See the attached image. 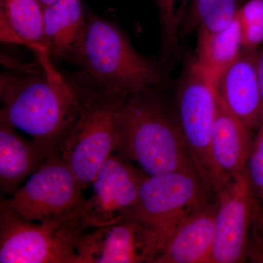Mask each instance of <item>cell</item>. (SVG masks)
Returning a JSON list of instances; mask_svg holds the SVG:
<instances>
[{
	"label": "cell",
	"instance_id": "1",
	"mask_svg": "<svg viewBox=\"0 0 263 263\" xmlns=\"http://www.w3.org/2000/svg\"><path fill=\"white\" fill-rule=\"evenodd\" d=\"M40 69L2 73L0 122L27 133L50 154L58 152L78 114L77 85L57 70L50 56L35 52Z\"/></svg>",
	"mask_w": 263,
	"mask_h": 263
},
{
	"label": "cell",
	"instance_id": "18",
	"mask_svg": "<svg viewBox=\"0 0 263 263\" xmlns=\"http://www.w3.org/2000/svg\"><path fill=\"white\" fill-rule=\"evenodd\" d=\"M3 41L25 45L46 53L43 35V8L37 0H0Z\"/></svg>",
	"mask_w": 263,
	"mask_h": 263
},
{
	"label": "cell",
	"instance_id": "14",
	"mask_svg": "<svg viewBox=\"0 0 263 263\" xmlns=\"http://www.w3.org/2000/svg\"><path fill=\"white\" fill-rule=\"evenodd\" d=\"M43 8L46 53L55 60L70 61L87 22L82 0H57Z\"/></svg>",
	"mask_w": 263,
	"mask_h": 263
},
{
	"label": "cell",
	"instance_id": "2",
	"mask_svg": "<svg viewBox=\"0 0 263 263\" xmlns=\"http://www.w3.org/2000/svg\"><path fill=\"white\" fill-rule=\"evenodd\" d=\"M155 91L130 93L123 102L114 152L148 176L194 167L177 116Z\"/></svg>",
	"mask_w": 263,
	"mask_h": 263
},
{
	"label": "cell",
	"instance_id": "13",
	"mask_svg": "<svg viewBox=\"0 0 263 263\" xmlns=\"http://www.w3.org/2000/svg\"><path fill=\"white\" fill-rule=\"evenodd\" d=\"M217 200L198 208L167 240L156 263H211Z\"/></svg>",
	"mask_w": 263,
	"mask_h": 263
},
{
	"label": "cell",
	"instance_id": "7",
	"mask_svg": "<svg viewBox=\"0 0 263 263\" xmlns=\"http://www.w3.org/2000/svg\"><path fill=\"white\" fill-rule=\"evenodd\" d=\"M212 194L216 193L194 167L146 175L138 203L127 219L160 230L169 238L198 208L212 200Z\"/></svg>",
	"mask_w": 263,
	"mask_h": 263
},
{
	"label": "cell",
	"instance_id": "19",
	"mask_svg": "<svg viewBox=\"0 0 263 263\" xmlns=\"http://www.w3.org/2000/svg\"><path fill=\"white\" fill-rule=\"evenodd\" d=\"M238 0H193L181 27L183 36L195 29L220 31L233 22L238 9Z\"/></svg>",
	"mask_w": 263,
	"mask_h": 263
},
{
	"label": "cell",
	"instance_id": "15",
	"mask_svg": "<svg viewBox=\"0 0 263 263\" xmlns=\"http://www.w3.org/2000/svg\"><path fill=\"white\" fill-rule=\"evenodd\" d=\"M250 129L227 108L217 94L212 155L217 167L230 179L246 174V165L252 145Z\"/></svg>",
	"mask_w": 263,
	"mask_h": 263
},
{
	"label": "cell",
	"instance_id": "17",
	"mask_svg": "<svg viewBox=\"0 0 263 263\" xmlns=\"http://www.w3.org/2000/svg\"><path fill=\"white\" fill-rule=\"evenodd\" d=\"M196 53L197 66L216 86L220 76L242 51L241 29L236 15L229 26L220 31L198 28Z\"/></svg>",
	"mask_w": 263,
	"mask_h": 263
},
{
	"label": "cell",
	"instance_id": "6",
	"mask_svg": "<svg viewBox=\"0 0 263 263\" xmlns=\"http://www.w3.org/2000/svg\"><path fill=\"white\" fill-rule=\"evenodd\" d=\"M81 213L38 223L0 208V262L79 263Z\"/></svg>",
	"mask_w": 263,
	"mask_h": 263
},
{
	"label": "cell",
	"instance_id": "21",
	"mask_svg": "<svg viewBox=\"0 0 263 263\" xmlns=\"http://www.w3.org/2000/svg\"><path fill=\"white\" fill-rule=\"evenodd\" d=\"M235 15L241 29L242 48L257 50L263 44V0H249L238 7Z\"/></svg>",
	"mask_w": 263,
	"mask_h": 263
},
{
	"label": "cell",
	"instance_id": "8",
	"mask_svg": "<svg viewBox=\"0 0 263 263\" xmlns=\"http://www.w3.org/2000/svg\"><path fill=\"white\" fill-rule=\"evenodd\" d=\"M81 183L59 152L47 160L22 188L1 202L26 220L39 222L81 213L85 202Z\"/></svg>",
	"mask_w": 263,
	"mask_h": 263
},
{
	"label": "cell",
	"instance_id": "5",
	"mask_svg": "<svg viewBox=\"0 0 263 263\" xmlns=\"http://www.w3.org/2000/svg\"><path fill=\"white\" fill-rule=\"evenodd\" d=\"M217 107L215 85L189 60L177 92V117L194 167L209 188L217 195L230 183L214 162L212 136Z\"/></svg>",
	"mask_w": 263,
	"mask_h": 263
},
{
	"label": "cell",
	"instance_id": "4",
	"mask_svg": "<svg viewBox=\"0 0 263 263\" xmlns=\"http://www.w3.org/2000/svg\"><path fill=\"white\" fill-rule=\"evenodd\" d=\"M77 88V117L58 152L85 190L115 152L117 114L129 94L86 84Z\"/></svg>",
	"mask_w": 263,
	"mask_h": 263
},
{
	"label": "cell",
	"instance_id": "23",
	"mask_svg": "<svg viewBox=\"0 0 263 263\" xmlns=\"http://www.w3.org/2000/svg\"><path fill=\"white\" fill-rule=\"evenodd\" d=\"M257 73H258L259 84H260L261 94H262L263 117V44L260 51H257Z\"/></svg>",
	"mask_w": 263,
	"mask_h": 263
},
{
	"label": "cell",
	"instance_id": "9",
	"mask_svg": "<svg viewBox=\"0 0 263 263\" xmlns=\"http://www.w3.org/2000/svg\"><path fill=\"white\" fill-rule=\"evenodd\" d=\"M167 240L160 230L127 219L86 231L76 249L79 263H156Z\"/></svg>",
	"mask_w": 263,
	"mask_h": 263
},
{
	"label": "cell",
	"instance_id": "16",
	"mask_svg": "<svg viewBox=\"0 0 263 263\" xmlns=\"http://www.w3.org/2000/svg\"><path fill=\"white\" fill-rule=\"evenodd\" d=\"M47 150L21 136L14 128L0 122V188L13 195L24 179L37 171L50 155Z\"/></svg>",
	"mask_w": 263,
	"mask_h": 263
},
{
	"label": "cell",
	"instance_id": "11",
	"mask_svg": "<svg viewBox=\"0 0 263 263\" xmlns=\"http://www.w3.org/2000/svg\"><path fill=\"white\" fill-rule=\"evenodd\" d=\"M215 235L211 263H238L245 260L253 215L254 192L246 174L231 178L216 195Z\"/></svg>",
	"mask_w": 263,
	"mask_h": 263
},
{
	"label": "cell",
	"instance_id": "10",
	"mask_svg": "<svg viewBox=\"0 0 263 263\" xmlns=\"http://www.w3.org/2000/svg\"><path fill=\"white\" fill-rule=\"evenodd\" d=\"M146 175L120 155L110 156L91 183L92 193L81 209L83 226L87 230L127 220L138 203Z\"/></svg>",
	"mask_w": 263,
	"mask_h": 263
},
{
	"label": "cell",
	"instance_id": "20",
	"mask_svg": "<svg viewBox=\"0 0 263 263\" xmlns=\"http://www.w3.org/2000/svg\"><path fill=\"white\" fill-rule=\"evenodd\" d=\"M162 31L164 57L169 58L179 46L181 27L193 0H155Z\"/></svg>",
	"mask_w": 263,
	"mask_h": 263
},
{
	"label": "cell",
	"instance_id": "24",
	"mask_svg": "<svg viewBox=\"0 0 263 263\" xmlns=\"http://www.w3.org/2000/svg\"><path fill=\"white\" fill-rule=\"evenodd\" d=\"M37 1L43 7H45L46 5H51L52 3H55L57 0H37Z\"/></svg>",
	"mask_w": 263,
	"mask_h": 263
},
{
	"label": "cell",
	"instance_id": "3",
	"mask_svg": "<svg viewBox=\"0 0 263 263\" xmlns=\"http://www.w3.org/2000/svg\"><path fill=\"white\" fill-rule=\"evenodd\" d=\"M70 62L81 69L86 85L104 91L155 90L164 80L158 62L137 52L117 26L91 13Z\"/></svg>",
	"mask_w": 263,
	"mask_h": 263
},
{
	"label": "cell",
	"instance_id": "22",
	"mask_svg": "<svg viewBox=\"0 0 263 263\" xmlns=\"http://www.w3.org/2000/svg\"><path fill=\"white\" fill-rule=\"evenodd\" d=\"M246 176L254 193L263 201V124L252 142L246 165Z\"/></svg>",
	"mask_w": 263,
	"mask_h": 263
},
{
	"label": "cell",
	"instance_id": "12",
	"mask_svg": "<svg viewBox=\"0 0 263 263\" xmlns=\"http://www.w3.org/2000/svg\"><path fill=\"white\" fill-rule=\"evenodd\" d=\"M257 58V50L242 49L216 84L223 103L251 129L263 124Z\"/></svg>",
	"mask_w": 263,
	"mask_h": 263
}]
</instances>
